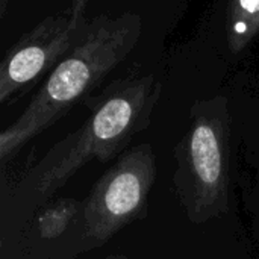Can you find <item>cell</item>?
Returning <instances> with one entry per match:
<instances>
[{"label": "cell", "instance_id": "1", "mask_svg": "<svg viewBox=\"0 0 259 259\" xmlns=\"http://www.w3.org/2000/svg\"><path fill=\"white\" fill-rule=\"evenodd\" d=\"M141 30V18L132 12L90 20L27 108L2 131L0 159L6 161L88 96L131 53Z\"/></svg>", "mask_w": 259, "mask_h": 259}, {"label": "cell", "instance_id": "2", "mask_svg": "<svg viewBox=\"0 0 259 259\" xmlns=\"http://www.w3.org/2000/svg\"><path fill=\"white\" fill-rule=\"evenodd\" d=\"M161 94L153 76L115 82L96 103L88 120L42 161L35 181L38 194L50 196L93 159L105 162L147 127Z\"/></svg>", "mask_w": 259, "mask_h": 259}, {"label": "cell", "instance_id": "3", "mask_svg": "<svg viewBox=\"0 0 259 259\" xmlns=\"http://www.w3.org/2000/svg\"><path fill=\"white\" fill-rule=\"evenodd\" d=\"M176 188L193 223L229 211L231 114L217 96L193 106L191 124L176 147Z\"/></svg>", "mask_w": 259, "mask_h": 259}, {"label": "cell", "instance_id": "4", "mask_svg": "<svg viewBox=\"0 0 259 259\" xmlns=\"http://www.w3.org/2000/svg\"><path fill=\"white\" fill-rule=\"evenodd\" d=\"M156 179L155 153L140 144L123 153L94 185L83 208L85 235L103 243L143 217Z\"/></svg>", "mask_w": 259, "mask_h": 259}, {"label": "cell", "instance_id": "5", "mask_svg": "<svg viewBox=\"0 0 259 259\" xmlns=\"http://www.w3.org/2000/svg\"><path fill=\"white\" fill-rule=\"evenodd\" d=\"M87 5L88 0H73L39 21L8 50L0 65V103L27 91L70 52L88 24Z\"/></svg>", "mask_w": 259, "mask_h": 259}, {"label": "cell", "instance_id": "6", "mask_svg": "<svg viewBox=\"0 0 259 259\" xmlns=\"http://www.w3.org/2000/svg\"><path fill=\"white\" fill-rule=\"evenodd\" d=\"M259 35V0H229L226 36L231 52H243Z\"/></svg>", "mask_w": 259, "mask_h": 259}, {"label": "cell", "instance_id": "7", "mask_svg": "<svg viewBox=\"0 0 259 259\" xmlns=\"http://www.w3.org/2000/svg\"><path fill=\"white\" fill-rule=\"evenodd\" d=\"M80 203L74 199H61L49 206L38 219V234L44 240L58 238L79 212Z\"/></svg>", "mask_w": 259, "mask_h": 259}, {"label": "cell", "instance_id": "8", "mask_svg": "<svg viewBox=\"0 0 259 259\" xmlns=\"http://www.w3.org/2000/svg\"><path fill=\"white\" fill-rule=\"evenodd\" d=\"M6 5H8V0H0V15L3 17L5 11H6Z\"/></svg>", "mask_w": 259, "mask_h": 259}, {"label": "cell", "instance_id": "9", "mask_svg": "<svg viewBox=\"0 0 259 259\" xmlns=\"http://www.w3.org/2000/svg\"><path fill=\"white\" fill-rule=\"evenodd\" d=\"M106 259H124V258H120V256H112V258H106Z\"/></svg>", "mask_w": 259, "mask_h": 259}]
</instances>
